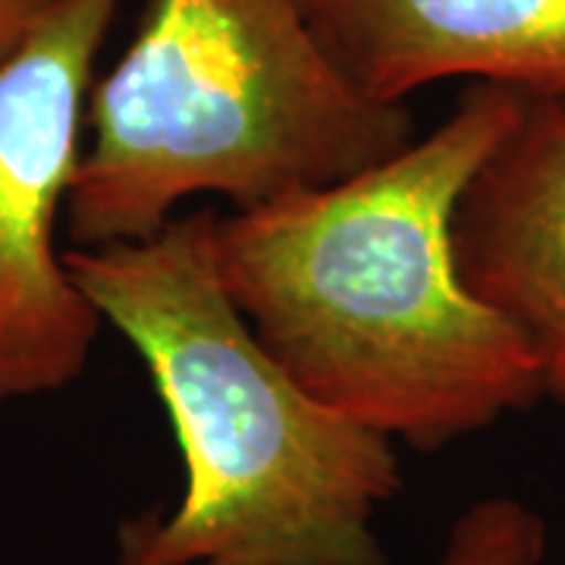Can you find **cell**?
Returning a JSON list of instances; mask_svg holds the SVG:
<instances>
[{"mask_svg": "<svg viewBox=\"0 0 565 565\" xmlns=\"http://www.w3.org/2000/svg\"><path fill=\"white\" fill-rule=\"evenodd\" d=\"M525 95L475 82L399 154L327 189L217 214L214 255L262 345L330 412L440 449L544 399L534 352L459 277L465 185Z\"/></svg>", "mask_w": 565, "mask_h": 565, "instance_id": "obj_1", "label": "cell"}, {"mask_svg": "<svg viewBox=\"0 0 565 565\" xmlns=\"http://www.w3.org/2000/svg\"><path fill=\"white\" fill-rule=\"evenodd\" d=\"M214 211L136 243L70 248L82 296L141 355L185 465L173 509L122 522L117 565H386L396 444L289 377L230 299Z\"/></svg>", "mask_w": 565, "mask_h": 565, "instance_id": "obj_2", "label": "cell"}, {"mask_svg": "<svg viewBox=\"0 0 565 565\" xmlns=\"http://www.w3.org/2000/svg\"><path fill=\"white\" fill-rule=\"evenodd\" d=\"M88 129L63 211L76 248L148 239L199 195L245 211L327 189L415 139L408 104L352 79L299 0H151Z\"/></svg>", "mask_w": 565, "mask_h": 565, "instance_id": "obj_3", "label": "cell"}, {"mask_svg": "<svg viewBox=\"0 0 565 565\" xmlns=\"http://www.w3.org/2000/svg\"><path fill=\"white\" fill-rule=\"evenodd\" d=\"M120 3L76 0L0 61V403L73 384L102 330L57 252V217Z\"/></svg>", "mask_w": 565, "mask_h": 565, "instance_id": "obj_4", "label": "cell"}, {"mask_svg": "<svg viewBox=\"0 0 565 565\" xmlns=\"http://www.w3.org/2000/svg\"><path fill=\"white\" fill-rule=\"evenodd\" d=\"M462 282L519 330L565 405V102L531 98L452 217Z\"/></svg>", "mask_w": 565, "mask_h": 565, "instance_id": "obj_5", "label": "cell"}, {"mask_svg": "<svg viewBox=\"0 0 565 565\" xmlns=\"http://www.w3.org/2000/svg\"><path fill=\"white\" fill-rule=\"evenodd\" d=\"M374 98L405 104L444 79L565 102V0H299Z\"/></svg>", "mask_w": 565, "mask_h": 565, "instance_id": "obj_6", "label": "cell"}, {"mask_svg": "<svg viewBox=\"0 0 565 565\" xmlns=\"http://www.w3.org/2000/svg\"><path fill=\"white\" fill-rule=\"evenodd\" d=\"M546 522L515 497H487L449 525L434 565H544Z\"/></svg>", "mask_w": 565, "mask_h": 565, "instance_id": "obj_7", "label": "cell"}, {"mask_svg": "<svg viewBox=\"0 0 565 565\" xmlns=\"http://www.w3.org/2000/svg\"><path fill=\"white\" fill-rule=\"evenodd\" d=\"M76 0H0V61L17 54Z\"/></svg>", "mask_w": 565, "mask_h": 565, "instance_id": "obj_8", "label": "cell"}]
</instances>
